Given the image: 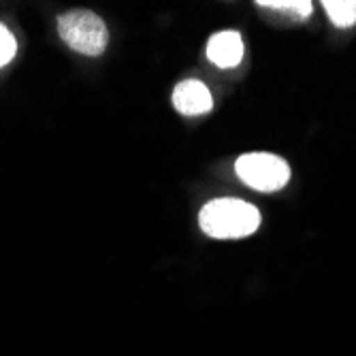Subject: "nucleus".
<instances>
[{"label":"nucleus","mask_w":356,"mask_h":356,"mask_svg":"<svg viewBox=\"0 0 356 356\" xmlns=\"http://www.w3.org/2000/svg\"><path fill=\"white\" fill-rule=\"evenodd\" d=\"M199 224L213 239H243L258 231L261 211L241 199H213L201 209Z\"/></svg>","instance_id":"f257e3e1"},{"label":"nucleus","mask_w":356,"mask_h":356,"mask_svg":"<svg viewBox=\"0 0 356 356\" xmlns=\"http://www.w3.org/2000/svg\"><path fill=\"white\" fill-rule=\"evenodd\" d=\"M58 32L71 49L83 56H101L107 49L109 32L105 22L92 11H69L60 15Z\"/></svg>","instance_id":"f03ea898"},{"label":"nucleus","mask_w":356,"mask_h":356,"mask_svg":"<svg viewBox=\"0 0 356 356\" xmlns=\"http://www.w3.org/2000/svg\"><path fill=\"white\" fill-rule=\"evenodd\" d=\"M237 177L256 192H277L290 181V167L284 158L267 152H252L237 158Z\"/></svg>","instance_id":"7ed1b4c3"},{"label":"nucleus","mask_w":356,"mask_h":356,"mask_svg":"<svg viewBox=\"0 0 356 356\" xmlns=\"http://www.w3.org/2000/svg\"><path fill=\"white\" fill-rule=\"evenodd\" d=\"M173 105L181 115H203L213 107L209 88L199 79H186L173 90Z\"/></svg>","instance_id":"20e7f679"},{"label":"nucleus","mask_w":356,"mask_h":356,"mask_svg":"<svg viewBox=\"0 0 356 356\" xmlns=\"http://www.w3.org/2000/svg\"><path fill=\"white\" fill-rule=\"evenodd\" d=\"M207 58L218 69H235L243 60V39L235 30L213 35L207 43Z\"/></svg>","instance_id":"39448f33"},{"label":"nucleus","mask_w":356,"mask_h":356,"mask_svg":"<svg viewBox=\"0 0 356 356\" xmlns=\"http://www.w3.org/2000/svg\"><path fill=\"white\" fill-rule=\"evenodd\" d=\"M322 7L337 28H350L356 24V0H325Z\"/></svg>","instance_id":"423d86ee"},{"label":"nucleus","mask_w":356,"mask_h":356,"mask_svg":"<svg viewBox=\"0 0 356 356\" xmlns=\"http://www.w3.org/2000/svg\"><path fill=\"white\" fill-rule=\"evenodd\" d=\"M258 7L271 9L275 13H286L295 19H307L314 9L309 0H258Z\"/></svg>","instance_id":"0eeeda50"},{"label":"nucleus","mask_w":356,"mask_h":356,"mask_svg":"<svg viewBox=\"0 0 356 356\" xmlns=\"http://www.w3.org/2000/svg\"><path fill=\"white\" fill-rule=\"evenodd\" d=\"M15 51H17L15 37L11 35V30L5 24H0V69L7 67V64L13 60Z\"/></svg>","instance_id":"6e6552de"}]
</instances>
